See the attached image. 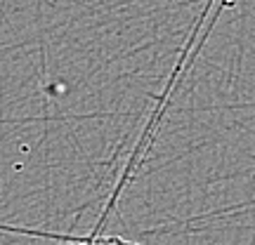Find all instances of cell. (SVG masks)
<instances>
[{
  "mask_svg": "<svg viewBox=\"0 0 255 245\" xmlns=\"http://www.w3.org/2000/svg\"><path fill=\"white\" fill-rule=\"evenodd\" d=\"M88 245H142L137 241H128V238H121V236H90L85 238Z\"/></svg>",
  "mask_w": 255,
  "mask_h": 245,
  "instance_id": "1",
  "label": "cell"
},
{
  "mask_svg": "<svg viewBox=\"0 0 255 245\" xmlns=\"http://www.w3.org/2000/svg\"><path fill=\"white\" fill-rule=\"evenodd\" d=\"M64 245H88V243H85V238H73V241H69V243H64Z\"/></svg>",
  "mask_w": 255,
  "mask_h": 245,
  "instance_id": "2",
  "label": "cell"
}]
</instances>
